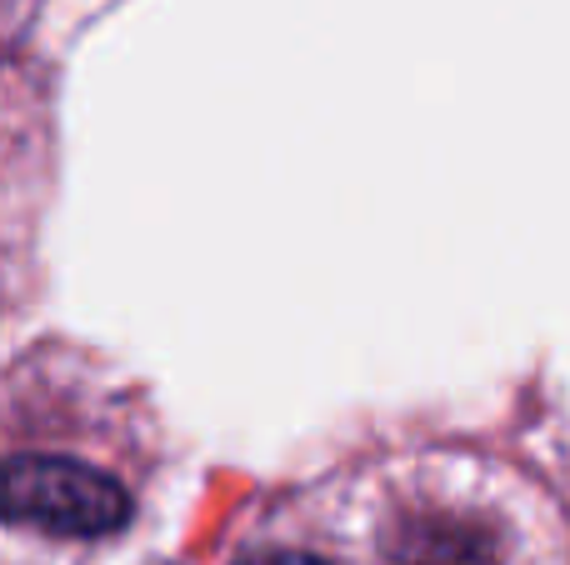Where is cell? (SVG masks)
Here are the masks:
<instances>
[{
    "label": "cell",
    "instance_id": "3",
    "mask_svg": "<svg viewBox=\"0 0 570 565\" xmlns=\"http://www.w3.org/2000/svg\"><path fill=\"white\" fill-rule=\"evenodd\" d=\"M240 565H325L321 556H305V551H256Z\"/></svg>",
    "mask_w": 570,
    "mask_h": 565
},
{
    "label": "cell",
    "instance_id": "2",
    "mask_svg": "<svg viewBox=\"0 0 570 565\" xmlns=\"http://www.w3.org/2000/svg\"><path fill=\"white\" fill-rule=\"evenodd\" d=\"M401 565H495L501 561V541L485 531V521L451 516V511H431V516H401L395 531L385 536Z\"/></svg>",
    "mask_w": 570,
    "mask_h": 565
},
{
    "label": "cell",
    "instance_id": "1",
    "mask_svg": "<svg viewBox=\"0 0 570 565\" xmlns=\"http://www.w3.org/2000/svg\"><path fill=\"white\" fill-rule=\"evenodd\" d=\"M6 516L50 536H110L130 521L116 476L60 456H16L6 466Z\"/></svg>",
    "mask_w": 570,
    "mask_h": 565
}]
</instances>
